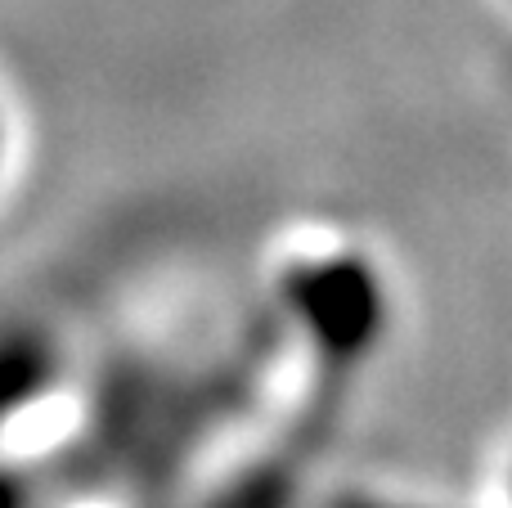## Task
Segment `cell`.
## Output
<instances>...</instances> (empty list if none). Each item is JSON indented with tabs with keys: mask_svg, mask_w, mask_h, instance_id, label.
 <instances>
[{
	"mask_svg": "<svg viewBox=\"0 0 512 508\" xmlns=\"http://www.w3.org/2000/svg\"><path fill=\"white\" fill-rule=\"evenodd\" d=\"M18 158V126H14V108H9V95L0 86V194L9 189V171H14Z\"/></svg>",
	"mask_w": 512,
	"mask_h": 508,
	"instance_id": "obj_1",
	"label": "cell"
},
{
	"mask_svg": "<svg viewBox=\"0 0 512 508\" xmlns=\"http://www.w3.org/2000/svg\"><path fill=\"white\" fill-rule=\"evenodd\" d=\"M499 9H504V14L512 18V0H499Z\"/></svg>",
	"mask_w": 512,
	"mask_h": 508,
	"instance_id": "obj_2",
	"label": "cell"
}]
</instances>
